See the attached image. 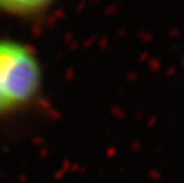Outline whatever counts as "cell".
Masks as SVG:
<instances>
[{"label":"cell","instance_id":"cell-2","mask_svg":"<svg viewBox=\"0 0 184 183\" xmlns=\"http://www.w3.org/2000/svg\"><path fill=\"white\" fill-rule=\"evenodd\" d=\"M49 1H0V13L13 18L32 19L44 15L49 11Z\"/></svg>","mask_w":184,"mask_h":183},{"label":"cell","instance_id":"cell-1","mask_svg":"<svg viewBox=\"0 0 184 183\" xmlns=\"http://www.w3.org/2000/svg\"><path fill=\"white\" fill-rule=\"evenodd\" d=\"M43 86V70L35 50L20 40L0 38V118L33 105Z\"/></svg>","mask_w":184,"mask_h":183}]
</instances>
